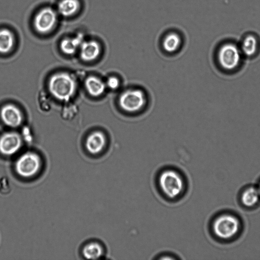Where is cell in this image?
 Returning <instances> with one entry per match:
<instances>
[{
    "mask_svg": "<svg viewBox=\"0 0 260 260\" xmlns=\"http://www.w3.org/2000/svg\"><path fill=\"white\" fill-rule=\"evenodd\" d=\"M11 186L9 180L6 177L0 178V194L5 195L11 191Z\"/></svg>",
    "mask_w": 260,
    "mask_h": 260,
    "instance_id": "ffe728a7",
    "label": "cell"
},
{
    "mask_svg": "<svg viewBox=\"0 0 260 260\" xmlns=\"http://www.w3.org/2000/svg\"><path fill=\"white\" fill-rule=\"evenodd\" d=\"M145 101L143 92L139 89H134L123 92L119 98V103L123 110L135 112L144 106Z\"/></svg>",
    "mask_w": 260,
    "mask_h": 260,
    "instance_id": "52a82bcc",
    "label": "cell"
},
{
    "mask_svg": "<svg viewBox=\"0 0 260 260\" xmlns=\"http://www.w3.org/2000/svg\"><path fill=\"white\" fill-rule=\"evenodd\" d=\"M260 199V192L257 188L248 187L242 192L241 199L243 204L247 207L254 206Z\"/></svg>",
    "mask_w": 260,
    "mask_h": 260,
    "instance_id": "9a60e30c",
    "label": "cell"
},
{
    "mask_svg": "<svg viewBox=\"0 0 260 260\" xmlns=\"http://www.w3.org/2000/svg\"><path fill=\"white\" fill-rule=\"evenodd\" d=\"M15 38L13 32L7 28L0 29V53H7L13 48Z\"/></svg>",
    "mask_w": 260,
    "mask_h": 260,
    "instance_id": "2e32d148",
    "label": "cell"
},
{
    "mask_svg": "<svg viewBox=\"0 0 260 260\" xmlns=\"http://www.w3.org/2000/svg\"><path fill=\"white\" fill-rule=\"evenodd\" d=\"M41 165V159L37 154L27 152L18 158L15 163V169L20 176L29 178L38 172Z\"/></svg>",
    "mask_w": 260,
    "mask_h": 260,
    "instance_id": "5b68a950",
    "label": "cell"
},
{
    "mask_svg": "<svg viewBox=\"0 0 260 260\" xmlns=\"http://www.w3.org/2000/svg\"><path fill=\"white\" fill-rule=\"evenodd\" d=\"M79 8L78 0H61L58 4L57 11L64 17H70L75 15Z\"/></svg>",
    "mask_w": 260,
    "mask_h": 260,
    "instance_id": "4fadbf2b",
    "label": "cell"
},
{
    "mask_svg": "<svg viewBox=\"0 0 260 260\" xmlns=\"http://www.w3.org/2000/svg\"><path fill=\"white\" fill-rule=\"evenodd\" d=\"M22 144L19 135L15 132H8L0 137V153L6 156L16 153Z\"/></svg>",
    "mask_w": 260,
    "mask_h": 260,
    "instance_id": "ba28073f",
    "label": "cell"
},
{
    "mask_svg": "<svg viewBox=\"0 0 260 260\" xmlns=\"http://www.w3.org/2000/svg\"><path fill=\"white\" fill-rule=\"evenodd\" d=\"M107 85L112 89H116L119 86V81L115 77H111L107 81Z\"/></svg>",
    "mask_w": 260,
    "mask_h": 260,
    "instance_id": "44dd1931",
    "label": "cell"
},
{
    "mask_svg": "<svg viewBox=\"0 0 260 260\" xmlns=\"http://www.w3.org/2000/svg\"><path fill=\"white\" fill-rule=\"evenodd\" d=\"M158 184L162 193L170 199L177 198L185 189V182L181 175L172 169H166L160 173Z\"/></svg>",
    "mask_w": 260,
    "mask_h": 260,
    "instance_id": "6da1fadb",
    "label": "cell"
},
{
    "mask_svg": "<svg viewBox=\"0 0 260 260\" xmlns=\"http://www.w3.org/2000/svg\"><path fill=\"white\" fill-rule=\"evenodd\" d=\"M106 144V138L100 132H95L88 136L85 145L88 151L92 154L100 153Z\"/></svg>",
    "mask_w": 260,
    "mask_h": 260,
    "instance_id": "30bf717a",
    "label": "cell"
},
{
    "mask_svg": "<svg viewBox=\"0 0 260 260\" xmlns=\"http://www.w3.org/2000/svg\"><path fill=\"white\" fill-rule=\"evenodd\" d=\"M257 49L256 39L252 35H248L243 40L240 50L244 55L247 57H252L256 52Z\"/></svg>",
    "mask_w": 260,
    "mask_h": 260,
    "instance_id": "d6986e66",
    "label": "cell"
},
{
    "mask_svg": "<svg viewBox=\"0 0 260 260\" xmlns=\"http://www.w3.org/2000/svg\"><path fill=\"white\" fill-rule=\"evenodd\" d=\"M57 22V14L50 7L42 9L38 12L34 20L36 31L45 34L53 29Z\"/></svg>",
    "mask_w": 260,
    "mask_h": 260,
    "instance_id": "8992f818",
    "label": "cell"
},
{
    "mask_svg": "<svg viewBox=\"0 0 260 260\" xmlns=\"http://www.w3.org/2000/svg\"><path fill=\"white\" fill-rule=\"evenodd\" d=\"M241 50L235 44H224L220 47L217 53L218 65L224 71H234L241 63Z\"/></svg>",
    "mask_w": 260,
    "mask_h": 260,
    "instance_id": "277c9868",
    "label": "cell"
},
{
    "mask_svg": "<svg viewBox=\"0 0 260 260\" xmlns=\"http://www.w3.org/2000/svg\"><path fill=\"white\" fill-rule=\"evenodd\" d=\"M104 253L103 246L95 242L88 243L84 246L82 250V254L86 259H98L103 255Z\"/></svg>",
    "mask_w": 260,
    "mask_h": 260,
    "instance_id": "e0dca14e",
    "label": "cell"
},
{
    "mask_svg": "<svg viewBox=\"0 0 260 260\" xmlns=\"http://www.w3.org/2000/svg\"><path fill=\"white\" fill-rule=\"evenodd\" d=\"M85 87L88 93L93 96H99L104 92L105 84L99 78L90 76L85 82Z\"/></svg>",
    "mask_w": 260,
    "mask_h": 260,
    "instance_id": "5bb4252c",
    "label": "cell"
},
{
    "mask_svg": "<svg viewBox=\"0 0 260 260\" xmlns=\"http://www.w3.org/2000/svg\"><path fill=\"white\" fill-rule=\"evenodd\" d=\"M49 89L57 99L67 102L74 95L76 83L68 74L60 73L53 75L49 82Z\"/></svg>",
    "mask_w": 260,
    "mask_h": 260,
    "instance_id": "7a4b0ae2",
    "label": "cell"
},
{
    "mask_svg": "<svg viewBox=\"0 0 260 260\" xmlns=\"http://www.w3.org/2000/svg\"><path fill=\"white\" fill-rule=\"evenodd\" d=\"M0 115L3 121L11 127L19 126L22 121L21 111L12 104H7L3 106L1 110Z\"/></svg>",
    "mask_w": 260,
    "mask_h": 260,
    "instance_id": "9c48e42d",
    "label": "cell"
},
{
    "mask_svg": "<svg viewBox=\"0 0 260 260\" xmlns=\"http://www.w3.org/2000/svg\"><path fill=\"white\" fill-rule=\"evenodd\" d=\"M258 190H259V192H260V184H259V187H258Z\"/></svg>",
    "mask_w": 260,
    "mask_h": 260,
    "instance_id": "7402d4cb",
    "label": "cell"
},
{
    "mask_svg": "<svg viewBox=\"0 0 260 260\" xmlns=\"http://www.w3.org/2000/svg\"><path fill=\"white\" fill-rule=\"evenodd\" d=\"M83 40V35L81 34L73 38H65L60 43V48L64 53L72 54L80 47Z\"/></svg>",
    "mask_w": 260,
    "mask_h": 260,
    "instance_id": "7c38bea8",
    "label": "cell"
},
{
    "mask_svg": "<svg viewBox=\"0 0 260 260\" xmlns=\"http://www.w3.org/2000/svg\"><path fill=\"white\" fill-rule=\"evenodd\" d=\"M240 222L236 216L230 214H223L217 217L212 224V230L220 239L228 240L238 232Z\"/></svg>",
    "mask_w": 260,
    "mask_h": 260,
    "instance_id": "3957f363",
    "label": "cell"
},
{
    "mask_svg": "<svg viewBox=\"0 0 260 260\" xmlns=\"http://www.w3.org/2000/svg\"><path fill=\"white\" fill-rule=\"evenodd\" d=\"M80 48L81 57L85 61H91L96 59L101 51L99 43L94 40L83 41Z\"/></svg>",
    "mask_w": 260,
    "mask_h": 260,
    "instance_id": "8fae6325",
    "label": "cell"
},
{
    "mask_svg": "<svg viewBox=\"0 0 260 260\" xmlns=\"http://www.w3.org/2000/svg\"><path fill=\"white\" fill-rule=\"evenodd\" d=\"M181 38L176 32H171L166 35L162 41V47L168 52L176 51L180 45Z\"/></svg>",
    "mask_w": 260,
    "mask_h": 260,
    "instance_id": "ac0fdd59",
    "label": "cell"
}]
</instances>
